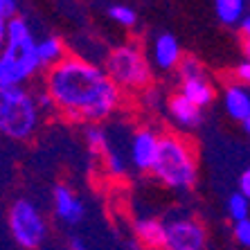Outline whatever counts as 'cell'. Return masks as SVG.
Here are the masks:
<instances>
[{
    "mask_svg": "<svg viewBox=\"0 0 250 250\" xmlns=\"http://www.w3.org/2000/svg\"><path fill=\"white\" fill-rule=\"evenodd\" d=\"M234 239L244 248H250V219H244V221H237L234 223Z\"/></svg>",
    "mask_w": 250,
    "mask_h": 250,
    "instance_id": "23",
    "label": "cell"
},
{
    "mask_svg": "<svg viewBox=\"0 0 250 250\" xmlns=\"http://www.w3.org/2000/svg\"><path fill=\"white\" fill-rule=\"evenodd\" d=\"M7 223H9V232H12L14 241L25 250H36L45 241L47 226L43 214L39 212L32 201L27 198H18L9 205V214H7Z\"/></svg>",
    "mask_w": 250,
    "mask_h": 250,
    "instance_id": "5",
    "label": "cell"
},
{
    "mask_svg": "<svg viewBox=\"0 0 250 250\" xmlns=\"http://www.w3.org/2000/svg\"><path fill=\"white\" fill-rule=\"evenodd\" d=\"M86 142L93 153H108V138H106L104 128L99 126H88L86 128Z\"/></svg>",
    "mask_w": 250,
    "mask_h": 250,
    "instance_id": "20",
    "label": "cell"
},
{
    "mask_svg": "<svg viewBox=\"0 0 250 250\" xmlns=\"http://www.w3.org/2000/svg\"><path fill=\"white\" fill-rule=\"evenodd\" d=\"M169 108V117L174 120L181 128H196L201 124V117H203V108H198L196 104H192L185 95H174V97L167 102Z\"/></svg>",
    "mask_w": 250,
    "mask_h": 250,
    "instance_id": "11",
    "label": "cell"
},
{
    "mask_svg": "<svg viewBox=\"0 0 250 250\" xmlns=\"http://www.w3.org/2000/svg\"><path fill=\"white\" fill-rule=\"evenodd\" d=\"M36 106H39V111H52V108H57V104H54V97L50 95V90H41V93H36Z\"/></svg>",
    "mask_w": 250,
    "mask_h": 250,
    "instance_id": "26",
    "label": "cell"
},
{
    "mask_svg": "<svg viewBox=\"0 0 250 250\" xmlns=\"http://www.w3.org/2000/svg\"><path fill=\"white\" fill-rule=\"evenodd\" d=\"M205 228L196 219H176L167 226V248L165 250H203Z\"/></svg>",
    "mask_w": 250,
    "mask_h": 250,
    "instance_id": "6",
    "label": "cell"
},
{
    "mask_svg": "<svg viewBox=\"0 0 250 250\" xmlns=\"http://www.w3.org/2000/svg\"><path fill=\"white\" fill-rule=\"evenodd\" d=\"M183 61V50L181 43L174 34H158L156 41H153V63L158 65L160 70H171L178 68Z\"/></svg>",
    "mask_w": 250,
    "mask_h": 250,
    "instance_id": "9",
    "label": "cell"
},
{
    "mask_svg": "<svg viewBox=\"0 0 250 250\" xmlns=\"http://www.w3.org/2000/svg\"><path fill=\"white\" fill-rule=\"evenodd\" d=\"M178 72H181L183 82H189V79H198V77H205L203 75V65L201 61L194 57H183L181 65H178Z\"/></svg>",
    "mask_w": 250,
    "mask_h": 250,
    "instance_id": "21",
    "label": "cell"
},
{
    "mask_svg": "<svg viewBox=\"0 0 250 250\" xmlns=\"http://www.w3.org/2000/svg\"><path fill=\"white\" fill-rule=\"evenodd\" d=\"M108 18H111L113 23L122 25V27H133L138 23V14L128 5H111L108 7Z\"/></svg>",
    "mask_w": 250,
    "mask_h": 250,
    "instance_id": "19",
    "label": "cell"
},
{
    "mask_svg": "<svg viewBox=\"0 0 250 250\" xmlns=\"http://www.w3.org/2000/svg\"><path fill=\"white\" fill-rule=\"evenodd\" d=\"M29 77L32 75L27 72L23 61L18 59V54L2 50V57H0V90L2 88H18L21 83L27 82Z\"/></svg>",
    "mask_w": 250,
    "mask_h": 250,
    "instance_id": "12",
    "label": "cell"
},
{
    "mask_svg": "<svg viewBox=\"0 0 250 250\" xmlns=\"http://www.w3.org/2000/svg\"><path fill=\"white\" fill-rule=\"evenodd\" d=\"M104 70L122 90L145 93L151 83V65L135 43H126L108 52Z\"/></svg>",
    "mask_w": 250,
    "mask_h": 250,
    "instance_id": "4",
    "label": "cell"
},
{
    "mask_svg": "<svg viewBox=\"0 0 250 250\" xmlns=\"http://www.w3.org/2000/svg\"><path fill=\"white\" fill-rule=\"evenodd\" d=\"M244 131L250 135V117H248V120H246V122H244Z\"/></svg>",
    "mask_w": 250,
    "mask_h": 250,
    "instance_id": "31",
    "label": "cell"
},
{
    "mask_svg": "<svg viewBox=\"0 0 250 250\" xmlns=\"http://www.w3.org/2000/svg\"><path fill=\"white\" fill-rule=\"evenodd\" d=\"M223 106L232 120L244 124L250 117V88L244 83H228L223 90Z\"/></svg>",
    "mask_w": 250,
    "mask_h": 250,
    "instance_id": "10",
    "label": "cell"
},
{
    "mask_svg": "<svg viewBox=\"0 0 250 250\" xmlns=\"http://www.w3.org/2000/svg\"><path fill=\"white\" fill-rule=\"evenodd\" d=\"M70 250H88V246L82 237H72L70 239Z\"/></svg>",
    "mask_w": 250,
    "mask_h": 250,
    "instance_id": "30",
    "label": "cell"
},
{
    "mask_svg": "<svg viewBox=\"0 0 250 250\" xmlns=\"http://www.w3.org/2000/svg\"><path fill=\"white\" fill-rule=\"evenodd\" d=\"M142 102H145V106L149 111H158L160 104H163V95H160L158 88H146L145 93H142Z\"/></svg>",
    "mask_w": 250,
    "mask_h": 250,
    "instance_id": "24",
    "label": "cell"
},
{
    "mask_svg": "<svg viewBox=\"0 0 250 250\" xmlns=\"http://www.w3.org/2000/svg\"><path fill=\"white\" fill-rule=\"evenodd\" d=\"M214 9L223 25H241L246 18V0H214Z\"/></svg>",
    "mask_w": 250,
    "mask_h": 250,
    "instance_id": "16",
    "label": "cell"
},
{
    "mask_svg": "<svg viewBox=\"0 0 250 250\" xmlns=\"http://www.w3.org/2000/svg\"><path fill=\"white\" fill-rule=\"evenodd\" d=\"M54 212H57V216L61 221L75 226V223H79L83 219L86 208H83L79 196H77L68 185H59L57 189H54Z\"/></svg>",
    "mask_w": 250,
    "mask_h": 250,
    "instance_id": "8",
    "label": "cell"
},
{
    "mask_svg": "<svg viewBox=\"0 0 250 250\" xmlns=\"http://www.w3.org/2000/svg\"><path fill=\"white\" fill-rule=\"evenodd\" d=\"M153 174L160 183L171 189H189L196 183V156L187 140L181 135H163L160 156L153 167Z\"/></svg>",
    "mask_w": 250,
    "mask_h": 250,
    "instance_id": "2",
    "label": "cell"
},
{
    "mask_svg": "<svg viewBox=\"0 0 250 250\" xmlns=\"http://www.w3.org/2000/svg\"><path fill=\"white\" fill-rule=\"evenodd\" d=\"M239 192L250 198V167L246 169L244 174H241V178H239Z\"/></svg>",
    "mask_w": 250,
    "mask_h": 250,
    "instance_id": "29",
    "label": "cell"
},
{
    "mask_svg": "<svg viewBox=\"0 0 250 250\" xmlns=\"http://www.w3.org/2000/svg\"><path fill=\"white\" fill-rule=\"evenodd\" d=\"M36 97L25 88H2L0 90V131L12 140H29L39 126Z\"/></svg>",
    "mask_w": 250,
    "mask_h": 250,
    "instance_id": "3",
    "label": "cell"
},
{
    "mask_svg": "<svg viewBox=\"0 0 250 250\" xmlns=\"http://www.w3.org/2000/svg\"><path fill=\"white\" fill-rule=\"evenodd\" d=\"M226 209H228V216H230L234 223L244 221V219H250V198L244 196L241 192L232 194V196L228 198Z\"/></svg>",
    "mask_w": 250,
    "mask_h": 250,
    "instance_id": "18",
    "label": "cell"
},
{
    "mask_svg": "<svg viewBox=\"0 0 250 250\" xmlns=\"http://www.w3.org/2000/svg\"><path fill=\"white\" fill-rule=\"evenodd\" d=\"M47 90L59 111L75 122H102L122 102V88L108 72L79 57H65L47 72Z\"/></svg>",
    "mask_w": 250,
    "mask_h": 250,
    "instance_id": "1",
    "label": "cell"
},
{
    "mask_svg": "<svg viewBox=\"0 0 250 250\" xmlns=\"http://www.w3.org/2000/svg\"><path fill=\"white\" fill-rule=\"evenodd\" d=\"M163 135H158L151 128H140L131 140V160L142 171H153L160 156Z\"/></svg>",
    "mask_w": 250,
    "mask_h": 250,
    "instance_id": "7",
    "label": "cell"
},
{
    "mask_svg": "<svg viewBox=\"0 0 250 250\" xmlns=\"http://www.w3.org/2000/svg\"><path fill=\"white\" fill-rule=\"evenodd\" d=\"M0 39L5 41L7 50H18L25 41L32 39V29H29L25 18H12L9 23H0Z\"/></svg>",
    "mask_w": 250,
    "mask_h": 250,
    "instance_id": "14",
    "label": "cell"
},
{
    "mask_svg": "<svg viewBox=\"0 0 250 250\" xmlns=\"http://www.w3.org/2000/svg\"><path fill=\"white\" fill-rule=\"evenodd\" d=\"M234 77H237L239 83H244V86L250 88V59H244L241 63H237V68H234Z\"/></svg>",
    "mask_w": 250,
    "mask_h": 250,
    "instance_id": "27",
    "label": "cell"
},
{
    "mask_svg": "<svg viewBox=\"0 0 250 250\" xmlns=\"http://www.w3.org/2000/svg\"><path fill=\"white\" fill-rule=\"evenodd\" d=\"M183 95H185L192 104H196L198 108L208 106L212 99H214V88L212 83L205 79V77H198V79H189V82H183Z\"/></svg>",
    "mask_w": 250,
    "mask_h": 250,
    "instance_id": "15",
    "label": "cell"
},
{
    "mask_svg": "<svg viewBox=\"0 0 250 250\" xmlns=\"http://www.w3.org/2000/svg\"><path fill=\"white\" fill-rule=\"evenodd\" d=\"M135 237L140 244H145L151 250L167 248V226L158 219H140L135 221Z\"/></svg>",
    "mask_w": 250,
    "mask_h": 250,
    "instance_id": "13",
    "label": "cell"
},
{
    "mask_svg": "<svg viewBox=\"0 0 250 250\" xmlns=\"http://www.w3.org/2000/svg\"><path fill=\"white\" fill-rule=\"evenodd\" d=\"M241 39H244V47H246L248 59H250V14L241 21Z\"/></svg>",
    "mask_w": 250,
    "mask_h": 250,
    "instance_id": "28",
    "label": "cell"
},
{
    "mask_svg": "<svg viewBox=\"0 0 250 250\" xmlns=\"http://www.w3.org/2000/svg\"><path fill=\"white\" fill-rule=\"evenodd\" d=\"M39 57H41L43 68L52 70L57 63H61L65 59V47H63V43H61V39L47 36V39L39 41Z\"/></svg>",
    "mask_w": 250,
    "mask_h": 250,
    "instance_id": "17",
    "label": "cell"
},
{
    "mask_svg": "<svg viewBox=\"0 0 250 250\" xmlns=\"http://www.w3.org/2000/svg\"><path fill=\"white\" fill-rule=\"evenodd\" d=\"M16 0H0V23H9L12 18H16Z\"/></svg>",
    "mask_w": 250,
    "mask_h": 250,
    "instance_id": "25",
    "label": "cell"
},
{
    "mask_svg": "<svg viewBox=\"0 0 250 250\" xmlns=\"http://www.w3.org/2000/svg\"><path fill=\"white\" fill-rule=\"evenodd\" d=\"M104 163H106V171L111 176H115V178H122L124 171H126V165H124V160L120 158V153L115 151H108L104 156Z\"/></svg>",
    "mask_w": 250,
    "mask_h": 250,
    "instance_id": "22",
    "label": "cell"
}]
</instances>
